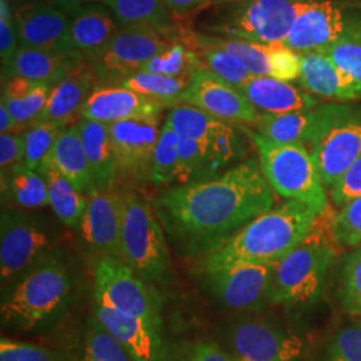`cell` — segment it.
Listing matches in <instances>:
<instances>
[{
	"label": "cell",
	"mask_w": 361,
	"mask_h": 361,
	"mask_svg": "<svg viewBox=\"0 0 361 361\" xmlns=\"http://www.w3.org/2000/svg\"><path fill=\"white\" fill-rule=\"evenodd\" d=\"M241 92L256 110H261L264 114H285L319 106V101L310 92L271 77L252 79Z\"/></svg>",
	"instance_id": "cell-25"
},
{
	"label": "cell",
	"mask_w": 361,
	"mask_h": 361,
	"mask_svg": "<svg viewBox=\"0 0 361 361\" xmlns=\"http://www.w3.org/2000/svg\"><path fill=\"white\" fill-rule=\"evenodd\" d=\"M166 106L140 92L119 87H97L80 110L83 119L111 125L131 119H154Z\"/></svg>",
	"instance_id": "cell-20"
},
{
	"label": "cell",
	"mask_w": 361,
	"mask_h": 361,
	"mask_svg": "<svg viewBox=\"0 0 361 361\" xmlns=\"http://www.w3.org/2000/svg\"><path fill=\"white\" fill-rule=\"evenodd\" d=\"M336 244L356 247L361 244V195L341 207L331 219Z\"/></svg>",
	"instance_id": "cell-43"
},
{
	"label": "cell",
	"mask_w": 361,
	"mask_h": 361,
	"mask_svg": "<svg viewBox=\"0 0 361 361\" xmlns=\"http://www.w3.org/2000/svg\"><path fill=\"white\" fill-rule=\"evenodd\" d=\"M80 361H135L92 312L85 331L83 359Z\"/></svg>",
	"instance_id": "cell-36"
},
{
	"label": "cell",
	"mask_w": 361,
	"mask_h": 361,
	"mask_svg": "<svg viewBox=\"0 0 361 361\" xmlns=\"http://www.w3.org/2000/svg\"><path fill=\"white\" fill-rule=\"evenodd\" d=\"M0 361H75L65 353L1 336Z\"/></svg>",
	"instance_id": "cell-44"
},
{
	"label": "cell",
	"mask_w": 361,
	"mask_h": 361,
	"mask_svg": "<svg viewBox=\"0 0 361 361\" xmlns=\"http://www.w3.org/2000/svg\"><path fill=\"white\" fill-rule=\"evenodd\" d=\"M51 89L47 83L34 82L13 94H1V102L6 104L16 126L32 123L44 110Z\"/></svg>",
	"instance_id": "cell-38"
},
{
	"label": "cell",
	"mask_w": 361,
	"mask_h": 361,
	"mask_svg": "<svg viewBox=\"0 0 361 361\" xmlns=\"http://www.w3.org/2000/svg\"><path fill=\"white\" fill-rule=\"evenodd\" d=\"M7 188L13 201L25 209H39L50 205L49 188L37 170L18 165L7 177Z\"/></svg>",
	"instance_id": "cell-35"
},
{
	"label": "cell",
	"mask_w": 361,
	"mask_h": 361,
	"mask_svg": "<svg viewBox=\"0 0 361 361\" xmlns=\"http://www.w3.org/2000/svg\"><path fill=\"white\" fill-rule=\"evenodd\" d=\"M274 264H250L209 271V290L233 310H257L271 301V271Z\"/></svg>",
	"instance_id": "cell-13"
},
{
	"label": "cell",
	"mask_w": 361,
	"mask_h": 361,
	"mask_svg": "<svg viewBox=\"0 0 361 361\" xmlns=\"http://www.w3.org/2000/svg\"><path fill=\"white\" fill-rule=\"evenodd\" d=\"M54 238L46 225L16 209H6L0 217L1 289L18 281L51 255Z\"/></svg>",
	"instance_id": "cell-9"
},
{
	"label": "cell",
	"mask_w": 361,
	"mask_h": 361,
	"mask_svg": "<svg viewBox=\"0 0 361 361\" xmlns=\"http://www.w3.org/2000/svg\"><path fill=\"white\" fill-rule=\"evenodd\" d=\"M232 1H240V0H214L213 4H222V3H232Z\"/></svg>",
	"instance_id": "cell-55"
},
{
	"label": "cell",
	"mask_w": 361,
	"mask_h": 361,
	"mask_svg": "<svg viewBox=\"0 0 361 361\" xmlns=\"http://www.w3.org/2000/svg\"><path fill=\"white\" fill-rule=\"evenodd\" d=\"M200 51L205 68L237 90L241 91L252 79L257 78L250 74L231 52L216 47H202Z\"/></svg>",
	"instance_id": "cell-41"
},
{
	"label": "cell",
	"mask_w": 361,
	"mask_h": 361,
	"mask_svg": "<svg viewBox=\"0 0 361 361\" xmlns=\"http://www.w3.org/2000/svg\"><path fill=\"white\" fill-rule=\"evenodd\" d=\"M331 224L317 217L304 241L273 265L271 301L283 307H310L323 293L326 274L336 258Z\"/></svg>",
	"instance_id": "cell-4"
},
{
	"label": "cell",
	"mask_w": 361,
	"mask_h": 361,
	"mask_svg": "<svg viewBox=\"0 0 361 361\" xmlns=\"http://www.w3.org/2000/svg\"><path fill=\"white\" fill-rule=\"evenodd\" d=\"M322 54L326 55L341 70L361 83V44L352 42H337L325 49Z\"/></svg>",
	"instance_id": "cell-49"
},
{
	"label": "cell",
	"mask_w": 361,
	"mask_h": 361,
	"mask_svg": "<svg viewBox=\"0 0 361 361\" xmlns=\"http://www.w3.org/2000/svg\"><path fill=\"white\" fill-rule=\"evenodd\" d=\"M20 47L15 19L8 0H0V56L1 70L13 62L16 52Z\"/></svg>",
	"instance_id": "cell-46"
},
{
	"label": "cell",
	"mask_w": 361,
	"mask_h": 361,
	"mask_svg": "<svg viewBox=\"0 0 361 361\" xmlns=\"http://www.w3.org/2000/svg\"><path fill=\"white\" fill-rule=\"evenodd\" d=\"M271 78L290 82L301 75V55L288 49L284 43L271 44Z\"/></svg>",
	"instance_id": "cell-47"
},
{
	"label": "cell",
	"mask_w": 361,
	"mask_h": 361,
	"mask_svg": "<svg viewBox=\"0 0 361 361\" xmlns=\"http://www.w3.org/2000/svg\"><path fill=\"white\" fill-rule=\"evenodd\" d=\"M16 128L15 122H13V116L10 114V111L7 110L6 104H0V133L6 134V133H11Z\"/></svg>",
	"instance_id": "cell-54"
},
{
	"label": "cell",
	"mask_w": 361,
	"mask_h": 361,
	"mask_svg": "<svg viewBox=\"0 0 361 361\" xmlns=\"http://www.w3.org/2000/svg\"><path fill=\"white\" fill-rule=\"evenodd\" d=\"M180 361H237L214 343L198 341L183 350Z\"/></svg>",
	"instance_id": "cell-51"
},
{
	"label": "cell",
	"mask_w": 361,
	"mask_h": 361,
	"mask_svg": "<svg viewBox=\"0 0 361 361\" xmlns=\"http://www.w3.org/2000/svg\"><path fill=\"white\" fill-rule=\"evenodd\" d=\"M256 145L259 166L271 189L289 201H297L319 216L328 212V195L310 150L300 143L271 141L249 131Z\"/></svg>",
	"instance_id": "cell-5"
},
{
	"label": "cell",
	"mask_w": 361,
	"mask_h": 361,
	"mask_svg": "<svg viewBox=\"0 0 361 361\" xmlns=\"http://www.w3.org/2000/svg\"><path fill=\"white\" fill-rule=\"evenodd\" d=\"M95 292L119 312L161 325V298L154 289L116 257L99 258L95 269Z\"/></svg>",
	"instance_id": "cell-11"
},
{
	"label": "cell",
	"mask_w": 361,
	"mask_h": 361,
	"mask_svg": "<svg viewBox=\"0 0 361 361\" xmlns=\"http://www.w3.org/2000/svg\"><path fill=\"white\" fill-rule=\"evenodd\" d=\"M118 171L133 178L150 180L153 155L161 130L158 118L131 119L109 125Z\"/></svg>",
	"instance_id": "cell-17"
},
{
	"label": "cell",
	"mask_w": 361,
	"mask_h": 361,
	"mask_svg": "<svg viewBox=\"0 0 361 361\" xmlns=\"http://www.w3.org/2000/svg\"><path fill=\"white\" fill-rule=\"evenodd\" d=\"M166 123L178 138L210 145L233 129L228 122L219 121L207 111L186 104L174 106L169 113Z\"/></svg>",
	"instance_id": "cell-30"
},
{
	"label": "cell",
	"mask_w": 361,
	"mask_h": 361,
	"mask_svg": "<svg viewBox=\"0 0 361 361\" xmlns=\"http://www.w3.org/2000/svg\"><path fill=\"white\" fill-rule=\"evenodd\" d=\"M274 202L261 166L247 159L219 177L165 190L153 209L176 245L210 253Z\"/></svg>",
	"instance_id": "cell-1"
},
{
	"label": "cell",
	"mask_w": 361,
	"mask_h": 361,
	"mask_svg": "<svg viewBox=\"0 0 361 361\" xmlns=\"http://www.w3.org/2000/svg\"><path fill=\"white\" fill-rule=\"evenodd\" d=\"M46 158H49L83 195L87 197L94 189H97L79 125L66 128Z\"/></svg>",
	"instance_id": "cell-27"
},
{
	"label": "cell",
	"mask_w": 361,
	"mask_h": 361,
	"mask_svg": "<svg viewBox=\"0 0 361 361\" xmlns=\"http://www.w3.org/2000/svg\"><path fill=\"white\" fill-rule=\"evenodd\" d=\"M176 42L166 27L125 26L101 51L89 56L99 80L119 82L142 71L154 56Z\"/></svg>",
	"instance_id": "cell-8"
},
{
	"label": "cell",
	"mask_w": 361,
	"mask_h": 361,
	"mask_svg": "<svg viewBox=\"0 0 361 361\" xmlns=\"http://www.w3.org/2000/svg\"><path fill=\"white\" fill-rule=\"evenodd\" d=\"M180 178L182 183L204 180L213 176L219 165L210 143L195 142L192 140L180 138Z\"/></svg>",
	"instance_id": "cell-34"
},
{
	"label": "cell",
	"mask_w": 361,
	"mask_h": 361,
	"mask_svg": "<svg viewBox=\"0 0 361 361\" xmlns=\"http://www.w3.org/2000/svg\"><path fill=\"white\" fill-rule=\"evenodd\" d=\"M114 13L122 26L166 27L168 7L164 0H98Z\"/></svg>",
	"instance_id": "cell-32"
},
{
	"label": "cell",
	"mask_w": 361,
	"mask_h": 361,
	"mask_svg": "<svg viewBox=\"0 0 361 361\" xmlns=\"http://www.w3.org/2000/svg\"><path fill=\"white\" fill-rule=\"evenodd\" d=\"M78 229L83 241L102 257L122 259V194L94 189Z\"/></svg>",
	"instance_id": "cell-19"
},
{
	"label": "cell",
	"mask_w": 361,
	"mask_h": 361,
	"mask_svg": "<svg viewBox=\"0 0 361 361\" xmlns=\"http://www.w3.org/2000/svg\"><path fill=\"white\" fill-rule=\"evenodd\" d=\"M121 28L116 18L101 3H90L70 15V47L89 58L101 51Z\"/></svg>",
	"instance_id": "cell-24"
},
{
	"label": "cell",
	"mask_w": 361,
	"mask_h": 361,
	"mask_svg": "<svg viewBox=\"0 0 361 361\" xmlns=\"http://www.w3.org/2000/svg\"><path fill=\"white\" fill-rule=\"evenodd\" d=\"M180 104L198 107L224 122L256 126L261 116L241 91L219 79L207 68L200 70L194 75L193 82Z\"/></svg>",
	"instance_id": "cell-15"
},
{
	"label": "cell",
	"mask_w": 361,
	"mask_h": 361,
	"mask_svg": "<svg viewBox=\"0 0 361 361\" xmlns=\"http://www.w3.org/2000/svg\"><path fill=\"white\" fill-rule=\"evenodd\" d=\"M85 58L77 52H51L19 47L13 62L1 70L4 78H26L54 86L65 75L70 66Z\"/></svg>",
	"instance_id": "cell-26"
},
{
	"label": "cell",
	"mask_w": 361,
	"mask_h": 361,
	"mask_svg": "<svg viewBox=\"0 0 361 361\" xmlns=\"http://www.w3.org/2000/svg\"><path fill=\"white\" fill-rule=\"evenodd\" d=\"M94 313L104 328L135 361H165L166 350L159 324L131 316L106 304L94 296Z\"/></svg>",
	"instance_id": "cell-18"
},
{
	"label": "cell",
	"mask_w": 361,
	"mask_h": 361,
	"mask_svg": "<svg viewBox=\"0 0 361 361\" xmlns=\"http://www.w3.org/2000/svg\"><path fill=\"white\" fill-rule=\"evenodd\" d=\"M298 79L307 92L338 104L361 99L360 82L322 52L301 55V75Z\"/></svg>",
	"instance_id": "cell-22"
},
{
	"label": "cell",
	"mask_w": 361,
	"mask_h": 361,
	"mask_svg": "<svg viewBox=\"0 0 361 361\" xmlns=\"http://www.w3.org/2000/svg\"><path fill=\"white\" fill-rule=\"evenodd\" d=\"M338 297L345 313L361 323V244L343 265Z\"/></svg>",
	"instance_id": "cell-42"
},
{
	"label": "cell",
	"mask_w": 361,
	"mask_h": 361,
	"mask_svg": "<svg viewBox=\"0 0 361 361\" xmlns=\"http://www.w3.org/2000/svg\"><path fill=\"white\" fill-rule=\"evenodd\" d=\"M74 281L65 257L54 250L18 281L1 289L3 326L30 332L54 323L65 312Z\"/></svg>",
	"instance_id": "cell-3"
},
{
	"label": "cell",
	"mask_w": 361,
	"mask_h": 361,
	"mask_svg": "<svg viewBox=\"0 0 361 361\" xmlns=\"http://www.w3.org/2000/svg\"><path fill=\"white\" fill-rule=\"evenodd\" d=\"M332 111V104L285 114H261L258 134L279 143H300L307 147L322 134Z\"/></svg>",
	"instance_id": "cell-23"
},
{
	"label": "cell",
	"mask_w": 361,
	"mask_h": 361,
	"mask_svg": "<svg viewBox=\"0 0 361 361\" xmlns=\"http://www.w3.org/2000/svg\"><path fill=\"white\" fill-rule=\"evenodd\" d=\"M347 27L348 16L337 3L332 0H314L298 15L284 44L300 55L322 52L341 42L345 37Z\"/></svg>",
	"instance_id": "cell-16"
},
{
	"label": "cell",
	"mask_w": 361,
	"mask_h": 361,
	"mask_svg": "<svg viewBox=\"0 0 361 361\" xmlns=\"http://www.w3.org/2000/svg\"><path fill=\"white\" fill-rule=\"evenodd\" d=\"M326 361H361V323L341 326L326 348Z\"/></svg>",
	"instance_id": "cell-45"
},
{
	"label": "cell",
	"mask_w": 361,
	"mask_h": 361,
	"mask_svg": "<svg viewBox=\"0 0 361 361\" xmlns=\"http://www.w3.org/2000/svg\"><path fill=\"white\" fill-rule=\"evenodd\" d=\"M169 11L186 16L200 8H204L209 4H213L214 0H164Z\"/></svg>",
	"instance_id": "cell-52"
},
{
	"label": "cell",
	"mask_w": 361,
	"mask_h": 361,
	"mask_svg": "<svg viewBox=\"0 0 361 361\" xmlns=\"http://www.w3.org/2000/svg\"><path fill=\"white\" fill-rule=\"evenodd\" d=\"M78 125L97 188L113 190L118 166L109 125L89 119H82Z\"/></svg>",
	"instance_id": "cell-28"
},
{
	"label": "cell",
	"mask_w": 361,
	"mask_h": 361,
	"mask_svg": "<svg viewBox=\"0 0 361 361\" xmlns=\"http://www.w3.org/2000/svg\"><path fill=\"white\" fill-rule=\"evenodd\" d=\"M122 261L146 283L164 281L170 257L154 209L135 193L122 194Z\"/></svg>",
	"instance_id": "cell-6"
},
{
	"label": "cell",
	"mask_w": 361,
	"mask_h": 361,
	"mask_svg": "<svg viewBox=\"0 0 361 361\" xmlns=\"http://www.w3.org/2000/svg\"><path fill=\"white\" fill-rule=\"evenodd\" d=\"M98 82L101 80L90 61L87 58L78 59L52 86L44 110L32 123L49 121L67 123L77 113L80 114Z\"/></svg>",
	"instance_id": "cell-21"
},
{
	"label": "cell",
	"mask_w": 361,
	"mask_h": 361,
	"mask_svg": "<svg viewBox=\"0 0 361 361\" xmlns=\"http://www.w3.org/2000/svg\"><path fill=\"white\" fill-rule=\"evenodd\" d=\"M205 68L201 58L186 46L174 43L165 51L158 54L141 73H152L165 77H194L200 70Z\"/></svg>",
	"instance_id": "cell-37"
},
{
	"label": "cell",
	"mask_w": 361,
	"mask_h": 361,
	"mask_svg": "<svg viewBox=\"0 0 361 361\" xmlns=\"http://www.w3.org/2000/svg\"><path fill=\"white\" fill-rule=\"evenodd\" d=\"M336 207L341 209L361 195V157L329 188Z\"/></svg>",
	"instance_id": "cell-48"
},
{
	"label": "cell",
	"mask_w": 361,
	"mask_h": 361,
	"mask_svg": "<svg viewBox=\"0 0 361 361\" xmlns=\"http://www.w3.org/2000/svg\"><path fill=\"white\" fill-rule=\"evenodd\" d=\"M46 1H49L54 7H56L58 10L63 11V13H67L70 16L71 13H75L77 10L82 8L83 6L90 4V3H95L98 0H46Z\"/></svg>",
	"instance_id": "cell-53"
},
{
	"label": "cell",
	"mask_w": 361,
	"mask_h": 361,
	"mask_svg": "<svg viewBox=\"0 0 361 361\" xmlns=\"http://www.w3.org/2000/svg\"><path fill=\"white\" fill-rule=\"evenodd\" d=\"M8 1H10V3H15V7H16V6H19V4H22V3H25V1H28V0H8Z\"/></svg>",
	"instance_id": "cell-56"
},
{
	"label": "cell",
	"mask_w": 361,
	"mask_h": 361,
	"mask_svg": "<svg viewBox=\"0 0 361 361\" xmlns=\"http://www.w3.org/2000/svg\"><path fill=\"white\" fill-rule=\"evenodd\" d=\"M23 159H25L23 135H18L13 133L1 134L0 135L1 178L6 176V173L10 176V171H13L18 165L23 164Z\"/></svg>",
	"instance_id": "cell-50"
},
{
	"label": "cell",
	"mask_w": 361,
	"mask_h": 361,
	"mask_svg": "<svg viewBox=\"0 0 361 361\" xmlns=\"http://www.w3.org/2000/svg\"><path fill=\"white\" fill-rule=\"evenodd\" d=\"M310 153L325 188H332L361 157V107L332 104V111Z\"/></svg>",
	"instance_id": "cell-10"
},
{
	"label": "cell",
	"mask_w": 361,
	"mask_h": 361,
	"mask_svg": "<svg viewBox=\"0 0 361 361\" xmlns=\"http://www.w3.org/2000/svg\"><path fill=\"white\" fill-rule=\"evenodd\" d=\"M197 49L216 47L231 52L255 77H271V44H258L241 39L194 34L190 42Z\"/></svg>",
	"instance_id": "cell-31"
},
{
	"label": "cell",
	"mask_w": 361,
	"mask_h": 361,
	"mask_svg": "<svg viewBox=\"0 0 361 361\" xmlns=\"http://www.w3.org/2000/svg\"><path fill=\"white\" fill-rule=\"evenodd\" d=\"M37 171L47 183L50 207L55 216L66 226L78 228L87 207V197L78 192L49 158L42 162Z\"/></svg>",
	"instance_id": "cell-29"
},
{
	"label": "cell",
	"mask_w": 361,
	"mask_h": 361,
	"mask_svg": "<svg viewBox=\"0 0 361 361\" xmlns=\"http://www.w3.org/2000/svg\"><path fill=\"white\" fill-rule=\"evenodd\" d=\"M180 138L174 130L165 125L161 129L158 142L153 155V166L150 173V180L154 185H170L180 178Z\"/></svg>",
	"instance_id": "cell-39"
},
{
	"label": "cell",
	"mask_w": 361,
	"mask_h": 361,
	"mask_svg": "<svg viewBox=\"0 0 361 361\" xmlns=\"http://www.w3.org/2000/svg\"><path fill=\"white\" fill-rule=\"evenodd\" d=\"M317 217L314 210L297 201L273 207L207 253L204 271L209 273L238 265L276 264L304 241Z\"/></svg>",
	"instance_id": "cell-2"
},
{
	"label": "cell",
	"mask_w": 361,
	"mask_h": 361,
	"mask_svg": "<svg viewBox=\"0 0 361 361\" xmlns=\"http://www.w3.org/2000/svg\"><path fill=\"white\" fill-rule=\"evenodd\" d=\"M20 47L74 52L70 47V16L46 0H28L13 7Z\"/></svg>",
	"instance_id": "cell-14"
},
{
	"label": "cell",
	"mask_w": 361,
	"mask_h": 361,
	"mask_svg": "<svg viewBox=\"0 0 361 361\" xmlns=\"http://www.w3.org/2000/svg\"><path fill=\"white\" fill-rule=\"evenodd\" d=\"M228 340L237 361H298L304 352L300 336L265 319L234 324Z\"/></svg>",
	"instance_id": "cell-12"
},
{
	"label": "cell",
	"mask_w": 361,
	"mask_h": 361,
	"mask_svg": "<svg viewBox=\"0 0 361 361\" xmlns=\"http://www.w3.org/2000/svg\"><path fill=\"white\" fill-rule=\"evenodd\" d=\"M194 77L171 78L152 73H138L128 78L122 86L165 104H180Z\"/></svg>",
	"instance_id": "cell-33"
},
{
	"label": "cell",
	"mask_w": 361,
	"mask_h": 361,
	"mask_svg": "<svg viewBox=\"0 0 361 361\" xmlns=\"http://www.w3.org/2000/svg\"><path fill=\"white\" fill-rule=\"evenodd\" d=\"M314 0H246L209 30L258 44L284 43L298 15Z\"/></svg>",
	"instance_id": "cell-7"
},
{
	"label": "cell",
	"mask_w": 361,
	"mask_h": 361,
	"mask_svg": "<svg viewBox=\"0 0 361 361\" xmlns=\"http://www.w3.org/2000/svg\"><path fill=\"white\" fill-rule=\"evenodd\" d=\"M67 128L66 122H39L32 123L31 128L23 134L25 141V159L23 164L31 170H38L42 162Z\"/></svg>",
	"instance_id": "cell-40"
}]
</instances>
